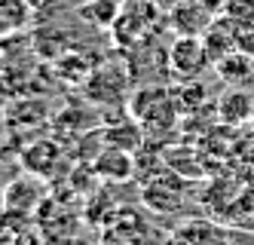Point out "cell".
<instances>
[{"label": "cell", "mask_w": 254, "mask_h": 245, "mask_svg": "<svg viewBox=\"0 0 254 245\" xmlns=\"http://www.w3.org/2000/svg\"><path fill=\"white\" fill-rule=\"evenodd\" d=\"M221 12L236 28H254V0H224Z\"/></svg>", "instance_id": "cell-9"}, {"label": "cell", "mask_w": 254, "mask_h": 245, "mask_svg": "<svg viewBox=\"0 0 254 245\" xmlns=\"http://www.w3.org/2000/svg\"><path fill=\"white\" fill-rule=\"evenodd\" d=\"M31 3L28 0H0V34H12L19 31L28 15H31Z\"/></svg>", "instance_id": "cell-7"}, {"label": "cell", "mask_w": 254, "mask_h": 245, "mask_svg": "<svg viewBox=\"0 0 254 245\" xmlns=\"http://www.w3.org/2000/svg\"><path fill=\"white\" fill-rule=\"evenodd\" d=\"M95 172L101 178H114V181H123L132 175V157L126 154L123 147H107L104 154L95 160Z\"/></svg>", "instance_id": "cell-6"}, {"label": "cell", "mask_w": 254, "mask_h": 245, "mask_svg": "<svg viewBox=\"0 0 254 245\" xmlns=\"http://www.w3.org/2000/svg\"><path fill=\"white\" fill-rule=\"evenodd\" d=\"M0 129H3V114H0Z\"/></svg>", "instance_id": "cell-14"}, {"label": "cell", "mask_w": 254, "mask_h": 245, "mask_svg": "<svg viewBox=\"0 0 254 245\" xmlns=\"http://www.w3.org/2000/svg\"><path fill=\"white\" fill-rule=\"evenodd\" d=\"M208 65H211V55L205 49V40H199L196 34H181L169 49V68L175 71V77L187 83H193Z\"/></svg>", "instance_id": "cell-1"}, {"label": "cell", "mask_w": 254, "mask_h": 245, "mask_svg": "<svg viewBox=\"0 0 254 245\" xmlns=\"http://www.w3.org/2000/svg\"><path fill=\"white\" fill-rule=\"evenodd\" d=\"M28 3H31V9H40V6H49L52 0H28Z\"/></svg>", "instance_id": "cell-12"}, {"label": "cell", "mask_w": 254, "mask_h": 245, "mask_svg": "<svg viewBox=\"0 0 254 245\" xmlns=\"http://www.w3.org/2000/svg\"><path fill=\"white\" fill-rule=\"evenodd\" d=\"M251 126H254V114H251Z\"/></svg>", "instance_id": "cell-15"}, {"label": "cell", "mask_w": 254, "mask_h": 245, "mask_svg": "<svg viewBox=\"0 0 254 245\" xmlns=\"http://www.w3.org/2000/svg\"><path fill=\"white\" fill-rule=\"evenodd\" d=\"M132 114L141 126H172L175 117H178V107H175V98H169L166 89H141L138 95L132 98Z\"/></svg>", "instance_id": "cell-2"}, {"label": "cell", "mask_w": 254, "mask_h": 245, "mask_svg": "<svg viewBox=\"0 0 254 245\" xmlns=\"http://www.w3.org/2000/svg\"><path fill=\"white\" fill-rule=\"evenodd\" d=\"M83 15L95 18V25H114L117 22V3L114 0H95L83 9Z\"/></svg>", "instance_id": "cell-10"}, {"label": "cell", "mask_w": 254, "mask_h": 245, "mask_svg": "<svg viewBox=\"0 0 254 245\" xmlns=\"http://www.w3.org/2000/svg\"><path fill=\"white\" fill-rule=\"evenodd\" d=\"M43 193V184L40 178H15L9 187H6V212L12 215H31L34 209L40 205V196Z\"/></svg>", "instance_id": "cell-3"}, {"label": "cell", "mask_w": 254, "mask_h": 245, "mask_svg": "<svg viewBox=\"0 0 254 245\" xmlns=\"http://www.w3.org/2000/svg\"><path fill=\"white\" fill-rule=\"evenodd\" d=\"M3 212H6V190L0 187V215H3Z\"/></svg>", "instance_id": "cell-13"}, {"label": "cell", "mask_w": 254, "mask_h": 245, "mask_svg": "<svg viewBox=\"0 0 254 245\" xmlns=\"http://www.w3.org/2000/svg\"><path fill=\"white\" fill-rule=\"evenodd\" d=\"M196 3H202V6L211 9V6H224V0H196Z\"/></svg>", "instance_id": "cell-11"}, {"label": "cell", "mask_w": 254, "mask_h": 245, "mask_svg": "<svg viewBox=\"0 0 254 245\" xmlns=\"http://www.w3.org/2000/svg\"><path fill=\"white\" fill-rule=\"evenodd\" d=\"M214 68H217V74H221L224 80H239V83H242V80L248 77V71H251V55L233 49V52L224 55V59L217 62Z\"/></svg>", "instance_id": "cell-8"}, {"label": "cell", "mask_w": 254, "mask_h": 245, "mask_svg": "<svg viewBox=\"0 0 254 245\" xmlns=\"http://www.w3.org/2000/svg\"><path fill=\"white\" fill-rule=\"evenodd\" d=\"M59 160H62V150L52 141H37V144L25 147V154H22V165L31 175H37V178L40 175H52V168H56Z\"/></svg>", "instance_id": "cell-5"}, {"label": "cell", "mask_w": 254, "mask_h": 245, "mask_svg": "<svg viewBox=\"0 0 254 245\" xmlns=\"http://www.w3.org/2000/svg\"><path fill=\"white\" fill-rule=\"evenodd\" d=\"M251 114H254V95L245 89H230L217 98V117L227 126L251 123Z\"/></svg>", "instance_id": "cell-4"}]
</instances>
